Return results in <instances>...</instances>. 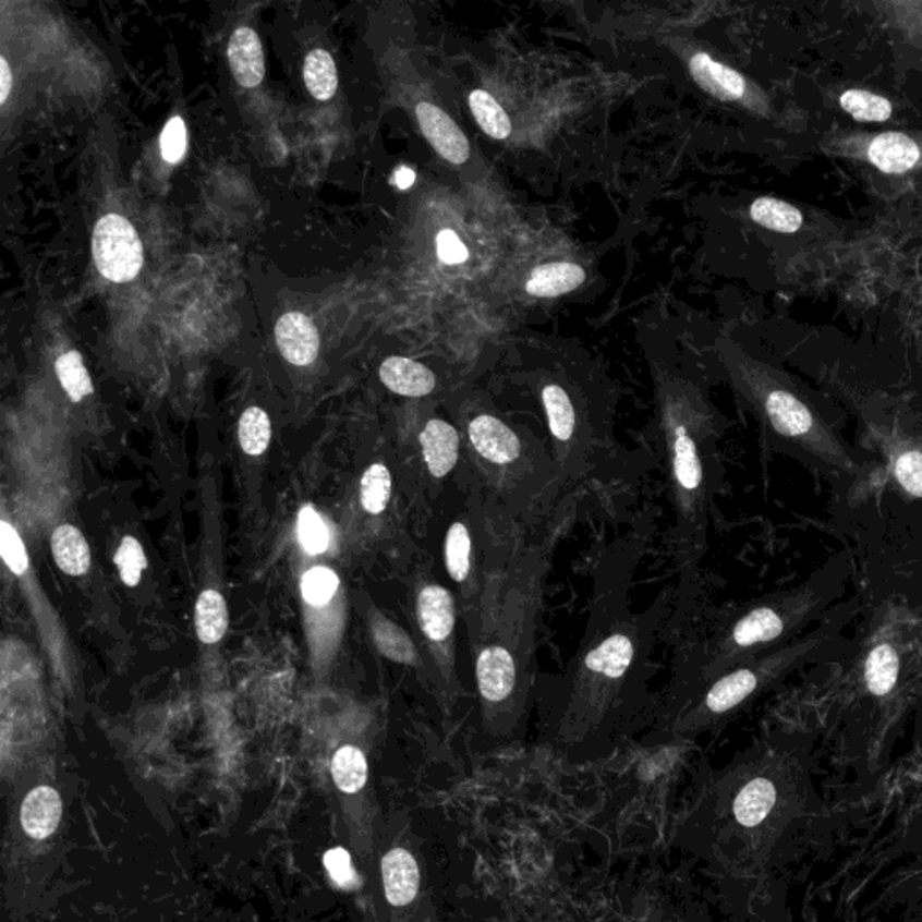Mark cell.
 <instances>
[{
	"mask_svg": "<svg viewBox=\"0 0 922 922\" xmlns=\"http://www.w3.org/2000/svg\"><path fill=\"white\" fill-rule=\"evenodd\" d=\"M498 510L483 494L474 476V482L454 494L438 515L441 519V568L447 584L457 595L466 643L476 638L480 629L488 554Z\"/></svg>",
	"mask_w": 922,
	"mask_h": 922,
	"instance_id": "6",
	"label": "cell"
},
{
	"mask_svg": "<svg viewBox=\"0 0 922 922\" xmlns=\"http://www.w3.org/2000/svg\"><path fill=\"white\" fill-rule=\"evenodd\" d=\"M323 863H325V869L332 877L333 883L342 890H355L361 886V877L353 869L352 858L348 854L347 849L336 847V849L328 850L323 858Z\"/></svg>",
	"mask_w": 922,
	"mask_h": 922,
	"instance_id": "35",
	"label": "cell"
},
{
	"mask_svg": "<svg viewBox=\"0 0 922 922\" xmlns=\"http://www.w3.org/2000/svg\"><path fill=\"white\" fill-rule=\"evenodd\" d=\"M830 618L816 631L794 638L780 647L748 659L695 692L672 719L658 726L659 733L670 739H692L701 731L741 711L750 701L773 689L793 670L811 664L838 645L839 631L849 618Z\"/></svg>",
	"mask_w": 922,
	"mask_h": 922,
	"instance_id": "5",
	"label": "cell"
},
{
	"mask_svg": "<svg viewBox=\"0 0 922 922\" xmlns=\"http://www.w3.org/2000/svg\"><path fill=\"white\" fill-rule=\"evenodd\" d=\"M395 182H397V186L400 190H405V187H410L413 182H415V171L410 170V168H400L397 173H395Z\"/></svg>",
	"mask_w": 922,
	"mask_h": 922,
	"instance_id": "40",
	"label": "cell"
},
{
	"mask_svg": "<svg viewBox=\"0 0 922 922\" xmlns=\"http://www.w3.org/2000/svg\"><path fill=\"white\" fill-rule=\"evenodd\" d=\"M416 120L420 130L424 132L425 139L440 154L444 159L452 165H463L471 156V146L460 126L435 105L418 104L416 107Z\"/></svg>",
	"mask_w": 922,
	"mask_h": 922,
	"instance_id": "9",
	"label": "cell"
},
{
	"mask_svg": "<svg viewBox=\"0 0 922 922\" xmlns=\"http://www.w3.org/2000/svg\"><path fill=\"white\" fill-rule=\"evenodd\" d=\"M51 549L54 562L65 575H85L90 568L87 539L73 524H62L52 532Z\"/></svg>",
	"mask_w": 922,
	"mask_h": 922,
	"instance_id": "20",
	"label": "cell"
},
{
	"mask_svg": "<svg viewBox=\"0 0 922 922\" xmlns=\"http://www.w3.org/2000/svg\"><path fill=\"white\" fill-rule=\"evenodd\" d=\"M228 60L234 80L242 87H258L264 82L265 58L259 38L251 27H239L229 40Z\"/></svg>",
	"mask_w": 922,
	"mask_h": 922,
	"instance_id": "15",
	"label": "cell"
},
{
	"mask_svg": "<svg viewBox=\"0 0 922 922\" xmlns=\"http://www.w3.org/2000/svg\"><path fill=\"white\" fill-rule=\"evenodd\" d=\"M690 74L705 93L723 101H736L747 94V82L733 69L715 62L705 52L690 58Z\"/></svg>",
	"mask_w": 922,
	"mask_h": 922,
	"instance_id": "16",
	"label": "cell"
},
{
	"mask_svg": "<svg viewBox=\"0 0 922 922\" xmlns=\"http://www.w3.org/2000/svg\"><path fill=\"white\" fill-rule=\"evenodd\" d=\"M276 342L281 355L294 366H308L319 353L316 327L301 312H289L276 323Z\"/></svg>",
	"mask_w": 922,
	"mask_h": 922,
	"instance_id": "12",
	"label": "cell"
},
{
	"mask_svg": "<svg viewBox=\"0 0 922 922\" xmlns=\"http://www.w3.org/2000/svg\"><path fill=\"white\" fill-rule=\"evenodd\" d=\"M187 150L186 123L179 116H173L168 121L161 134V154L165 161L170 165L181 162Z\"/></svg>",
	"mask_w": 922,
	"mask_h": 922,
	"instance_id": "37",
	"label": "cell"
},
{
	"mask_svg": "<svg viewBox=\"0 0 922 922\" xmlns=\"http://www.w3.org/2000/svg\"><path fill=\"white\" fill-rule=\"evenodd\" d=\"M393 472L386 463H372L364 471L361 480V504L369 515H383L388 512L393 499Z\"/></svg>",
	"mask_w": 922,
	"mask_h": 922,
	"instance_id": "23",
	"label": "cell"
},
{
	"mask_svg": "<svg viewBox=\"0 0 922 922\" xmlns=\"http://www.w3.org/2000/svg\"><path fill=\"white\" fill-rule=\"evenodd\" d=\"M57 374L62 383L65 393L73 402H80L85 397L93 393V383H90V375L85 368L84 359L76 350L65 352L60 355L57 361Z\"/></svg>",
	"mask_w": 922,
	"mask_h": 922,
	"instance_id": "30",
	"label": "cell"
},
{
	"mask_svg": "<svg viewBox=\"0 0 922 922\" xmlns=\"http://www.w3.org/2000/svg\"><path fill=\"white\" fill-rule=\"evenodd\" d=\"M337 587H339V579L332 570L327 568H314V570L306 571L303 577V596L311 606H325L332 600L336 595Z\"/></svg>",
	"mask_w": 922,
	"mask_h": 922,
	"instance_id": "32",
	"label": "cell"
},
{
	"mask_svg": "<svg viewBox=\"0 0 922 922\" xmlns=\"http://www.w3.org/2000/svg\"><path fill=\"white\" fill-rule=\"evenodd\" d=\"M894 474L899 485L913 498H922V451L907 449L894 461Z\"/></svg>",
	"mask_w": 922,
	"mask_h": 922,
	"instance_id": "34",
	"label": "cell"
},
{
	"mask_svg": "<svg viewBox=\"0 0 922 922\" xmlns=\"http://www.w3.org/2000/svg\"><path fill=\"white\" fill-rule=\"evenodd\" d=\"M332 775L342 793H359L368 783V761L359 748H339L333 755Z\"/></svg>",
	"mask_w": 922,
	"mask_h": 922,
	"instance_id": "25",
	"label": "cell"
},
{
	"mask_svg": "<svg viewBox=\"0 0 922 922\" xmlns=\"http://www.w3.org/2000/svg\"><path fill=\"white\" fill-rule=\"evenodd\" d=\"M298 534H300L301 545L311 555L323 554L328 548L327 526L312 507L301 510L298 518Z\"/></svg>",
	"mask_w": 922,
	"mask_h": 922,
	"instance_id": "33",
	"label": "cell"
},
{
	"mask_svg": "<svg viewBox=\"0 0 922 922\" xmlns=\"http://www.w3.org/2000/svg\"><path fill=\"white\" fill-rule=\"evenodd\" d=\"M239 441L242 451L250 457H259L270 444V420L264 410L250 408L240 416Z\"/></svg>",
	"mask_w": 922,
	"mask_h": 922,
	"instance_id": "28",
	"label": "cell"
},
{
	"mask_svg": "<svg viewBox=\"0 0 922 922\" xmlns=\"http://www.w3.org/2000/svg\"><path fill=\"white\" fill-rule=\"evenodd\" d=\"M436 245H438V256L441 262L447 265H460L469 258V251L451 229H444L440 234L436 236Z\"/></svg>",
	"mask_w": 922,
	"mask_h": 922,
	"instance_id": "38",
	"label": "cell"
},
{
	"mask_svg": "<svg viewBox=\"0 0 922 922\" xmlns=\"http://www.w3.org/2000/svg\"><path fill=\"white\" fill-rule=\"evenodd\" d=\"M581 499H570L545 524L526 529L499 508L494 523L480 629L469 645L472 684L483 730L513 739L537 697L539 636L555 549L570 532Z\"/></svg>",
	"mask_w": 922,
	"mask_h": 922,
	"instance_id": "2",
	"label": "cell"
},
{
	"mask_svg": "<svg viewBox=\"0 0 922 922\" xmlns=\"http://www.w3.org/2000/svg\"><path fill=\"white\" fill-rule=\"evenodd\" d=\"M777 786L773 784L772 778L764 775L748 778L731 800L733 820L747 829L759 827L772 814L777 803Z\"/></svg>",
	"mask_w": 922,
	"mask_h": 922,
	"instance_id": "14",
	"label": "cell"
},
{
	"mask_svg": "<svg viewBox=\"0 0 922 922\" xmlns=\"http://www.w3.org/2000/svg\"><path fill=\"white\" fill-rule=\"evenodd\" d=\"M452 418L477 485L513 521L535 529L577 498L566 488L548 438L469 402Z\"/></svg>",
	"mask_w": 922,
	"mask_h": 922,
	"instance_id": "4",
	"label": "cell"
},
{
	"mask_svg": "<svg viewBox=\"0 0 922 922\" xmlns=\"http://www.w3.org/2000/svg\"><path fill=\"white\" fill-rule=\"evenodd\" d=\"M0 549H2V559H4L5 566L15 575H24L27 570L26 548H24L19 532L5 521L0 523Z\"/></svg>",
	"mask_w": 922,
	"mask_h": 922,
	"instance_id": "36",
	"label": "cell"
},
{
	"mask_svg": "<svg viewBox=\"0 0 922 922\" xmlns=\"http://www.w3.org/2000/svg\"><path fill=\"white\" fill-rule=\"evenodd\" d=\"M586 280V272L581 265L570 262L541 265L530 276L526 292L535 298H557L575 291Z\"/></svg>",
	"mask_w": 922,
	"mask_h": 922,
	"instance_id": "19",
	"label": "cell"
},
{
	"mask_svg": "<svg viewBox=\"0 0 922 922\" xmlns=\"http://www.w3.org/2000/svg\"><path fill=\"white\" fill-rule=\"evenodd\" d=\"M839 105L847 114L858 121H888L891 116V105L888 99L869 90L852 88L841 94Z\"/></svg>",
	"mask_w": 922,
	"mask_h": 922,
	"instance_id": "29",
	"label": "cell"
},
{
	"mask_svg": "<svg viewBox=\"0 0 922 922\" xmlns=\"http://www.w3.org/2000/svg\"><path fill=\"white\" fill-rule=\"evenodd\" d=\"M306 88L319 101L332 99L337 93V68L332 54L325 49L308 52L303 65Z\"/></svg>",
	"mask_w": 922,
	"mask_h": 922,
	"instance_id": "24",
	"label": "cell"
},
{
	"mask_svg": "<svg viewBox=\"0 0 922 922\" xmlns=\"http://www.w3.org/2000/svg\"><path fill=\"white\" fill-rule=\"evenodd\" d=\"M116 565L120 568L121 581L125 582L126 586L135 587L139 584L143 570L146 568V555L139 541L134 537H125L121 541L118 554H116Z\"/></svg>",
	"mask_w": 922,
	"mask_h": 922,
	"instance_id": "31",
	"label": "cell"
},
{
	"mask_svg": "<svg viewBox=\"0 0 922 922\" xmlns=\"http://www.w3.org/2000/svg\"><path fill=\"white\" fill-rule=\"evenodd\" d=\"M469 105H471L472 114L476 118L477 125L488 137L498 141L507 139L512 125H510V120H508L504 107L487 90H482V88L472 90L471 96H469Z\"/></svg>",
	"mask_w": 922,
	"mask_h": 922,
	"instance_id": "27",
	"label": "cell"
},
{
	"mask_svg": "<svg viewBox=\"0 0 922 922\" xmlns=\"http://www.w3.org/2000/svg\"><path fill=\"white\" fill-rule=\"evenodd\" d=\"M869 159L874 167L886 173H907L918 165L921 150L912 137L899 132H886L872 141Z\"/></svg>",
	"mask_w": 922,
	"mask_h": 922,
	"instance_id": "18",
	"label": "cell"
},
{
	"mask_svg": "<svg viewBox=\"0 0 922 922\" xmlns=\"http://www.w3.org/2000/svg\"><path fill=\"white\" fill-rule=\"evenodd\" d=\"M62 818V800L52 788L33 789L22 803L21 822L27 835L44 839L57 830Z\"/></svg>",
	"mask_w": 922,
	"mask_h": 922,
	"instance_id": "17",
	"label": "cell"
},
{
	"mask_svg": "<svg viewBox=\"0 0 922 922\" xmlns=\"http://www.w3.org/2000/svg\"><path fill=\"white\" fill-rule=\"evenodd\" d=\"M753 220L761 223L762 228L778 231V233H794L802 228V213L798 211L791 204L778 201V198H756L750 209Z\"/></svg>",
	"mask_w": 922,
	"mask_h": 922,
	"instance_id": "26",
	"label": "cell"
},
{
	"mask_svg": "<svg viewBox=\"0 0 922 922\" xmlns=\"http://www.w3.org/2000/svg\"><path fill=\"white\" fill-rule=\"evenodd\" d=\"M847 573V566L835 562L797 590L752 602L701 631L679 632L669 684L659 694L656 728L720 674L798 638L838 595Z\"/></svg>",
	"mask_w": 922,
	"mask_h": 922,
	"instance_id": "3",
	"label": "cell"
},
{
	"mask_svg": "<svg viewBox=\"0 0 922 922\" xmlns=\"http://www.w3.org/2000/svg\"><path fill=\"white\" fill-rule=\"evenodd\" d=\"M384 386L408 399H425L435 393L438 378L425 364L408 357H388L378 369Z\"/></svg>",
	"mask_w": 922,
	"mask_h": 922,
	"instance_id": "13",
	"label": "cell"
},
{
	"mask_svg": "<svg viewBox=\"0 0 922 922\" xmlns=\"http://www.w3.org/2000/svg\"><path fill=\"white\" fill-rule=\"evenodd\" d=\"M678 591L667 587L647 607L631 600V568L607 559L596 571L586 628L565 672L546 687L549 741L584 752L656 723L651 692L653 654L676 629Z\"/></svg>",
	"mask_w": 922,
	"mask_h": 922,
	"instance_id": "1",
	"label": "cell"
},
{
	"mask_svg": "<svg viewBox=\"0 0 922 922\" xmlns=\"http://www.w3.org/2000/svg\"><path fill=\"white\" fill-rule=\"evenodd\" d=\"M369 629H372L375 647L378 648V653L383 654L384 658H388L393 664L410 667V669L424 670L430 681L429 667L425 662L424 653L410 632L377 611L372 612ZM430 684H433V681H430Z\"/></svg>",
	"mask_w": 922,
	"mask_h": 922,
	"instance_id": "11",
	"label": "cell"
},
{
	"mask_svg": "<svg viewBox=\"0 0 922 922\" xmlns=\"http://www.w3.org/2000/svg\"><path fill=\"white\" fill-rule=\"evenodd\" d=\"M94 264L114 283L135 280L143 267V245L134 226L116 213L105 215L93 234Z\"/></svg>",
	"mask_w": 922,
	"mask_h": 922,
	"instance_id": "8",
	"label": "cell"
},
{
	"mask_svg": "<svg viewBox=\"0 0 922 922\" xmlns=\"http://www.w3.org/2000/svg\"><path fill=\"white\" fill-rule=\"evenodd\" d=\"M229 615L223 596L218 591H204L195 606V629L203 643H217L228 632Z\"/></svg>",
	"mask_w": 922,
	"mask_h": 922,
	"instance_id": "22",
	"label": "cell"
},
{
	"mask_svg": "<svg viewBox=\"0 0 922 922\" xmlns=\"http://www.w3.org/2000/svg\"><path fill=\"white\" fill-rule=\"evenodd\" d=\"M865 684L866 690L876 697H885L890 694L899 679L901 670V658L897 653L896 645L890 642L877 643L871 648L865 659Z\"/></svg>",
	"mask_w": 922,
	"mask_h": 922,
	"instance_id": "21",
	"label": "cell"
},
{
	"mask_svg": "<svg viewBox=\"0 0 922 922\" xmlns=\"http://www.w3.org/2000/svg\"><path fill=\"white\" fill-rule=\"evenodd\" d=\"M413 615L436 697L446 714L452 715L465 694L458 664L461 612L454 591L433 575L420 579L413 595Z\"/></svg>",
	"mask_w": 922,
	"mask_h": 922,
	"instance_id": "7",
	"label": "cell"
},
{
	"mask_svg": "<svg viewBox=\"0 0 922 922\" xmlns=\"http://www.w3.org/2000/svg\"><path fill=\"white\" fill-rule=\"evenodd\" d=\"M11 90V69L5 58H0V104L5 105Z\"/></svg>",
	"mask_w": 922,
	"mask_h": 922,
	"instance_id": "39",
	"label": "cell"
},
{
	"mask_svg": "<svg viewBox=\"0 0 922 922\" xmlns=\"http://www.w3.org/2000/svg\"><path fill=\"white\" fill-rule=\"evenodd\" d=\"M383 871L384 894L389 905L395 908L410 907L416 901L422 886V872L418 861L410 850L402 847L386 852L380 863Z\"/></svg>",
	"mask_w": 922,
	"mask_h": 922,
	"instance_id": "10",
	"label": "cell"
}]
</instances>
